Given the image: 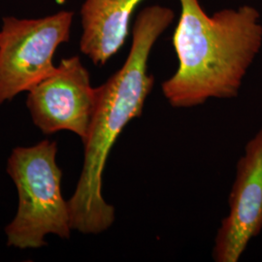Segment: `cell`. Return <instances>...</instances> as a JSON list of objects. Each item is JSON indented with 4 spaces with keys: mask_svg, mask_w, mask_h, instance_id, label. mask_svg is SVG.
<instances>
[{
    "mask_svg": "<svg viewBox=\"0 0 262 262\" xmlns=\"http://www.w3.org/2000/svg\"><path fill=\"white\" fill-rule=\"evenodd\" d=\"M174 19L168 7L152 5L134 23L130 51L123 66L96 88L97 102L84 141L81 176L68 206L72 230L97 235L112 226L115 208L104 200L102 176L114 144L129 122L140 117L155 79L148 72L150 52Z\"/></svg>",
    "mask_w": 262,
    "mask_h": 262,
    "instance_id": "obj_1",
    "label": "cell"
},
{
    "mask_svg": "<svg viewBox=\"0 0 262 262\" xmlns=\"http://www.w3.org/2000/svg\"><path fill=\"white\" fill-rule=\"evenodd\" d=\"M179 2L181 16L173 35L178 68L161 84L164 97L175 108L236 97L261 48L258 11L245 5L209 16L199 0Z\"/></svg>",
    "mask_w": 262,
    "mask_h": 262,
    "instance_id": "obj_2",
    "label": "cell"
},
{
    "mask_svg": "<svg viewBox=\"0 0 262 262\" xmlns=\"http://www.w3.org/2000/svg\"><path fill=\"white\" fill-rule=\"evenodd\" d=\"M56 142L14 149L7 172L19 193L15 219L6 226L7 245L18 249L45 246L48 234L67 239L72 230L68 202L61 193L62 172L56 164Z\"/></svg>",
    "mask_w": 262,
    "mask_h": 262,
    "instance_id": "obj_3",
    "label": "cell"
},
{
    "mask_svg": "<svg viewBox=\"0 0 262 262\" xmlns=\"http://www.w3.org/2000/svg\"><path fill=\"white\" fill-rule=\"evenodd\" d=\"M73 13L36 19L5 17L0 31V104L51 75L56 49L69 41Z\"/></svg>",
    "mask_w": 262,
    "mask_h": 262,
    "instance_id": "obj_4",
    "label": "cell"
},
{
    "mask_svg": "<svg viewBox=\"0 0 262 262\" xmlns=\"http://www.w3.org/2000/svg\"><path fill=\"white\" fill-rule=\"evenodd\" d=\"M97 102V90L79 56L62 59L56 70L28 91V110L44 134L68 130L84 143Z\"/></svg>",
    "mask_w": 262,
    "mask_h": 262,
    "instance_id": "obj_5",
    "label": "cell"
},
{
    "mask_svg": "<svg viewBox=\"0 0 262 262\" xmlns=\"http://www.w3.org/2000/svg\"><path fill=\"white\" fill-rule=\"evenodd\" d=\"M229 213L215 236L216 262L240 260L249 244L262 231V126L246 144L236 165L228 198Z\"/></svg>",
    "mask_w": 262,
    "mask_h": 262,
    "instance_id": "obj_6",
    "label": "cell"
},
{
    "mask_svg": "<svg viewBox=\"0 0 262 262\" xmlns=\"http://www.w3.org/2000/svg\"><path fill=\"white\" fill-rule=\"evenodd\" d=\"M143 0H85L82 9V53L104 66L123 46L130 18Z\"/></svg>",
    "mask_w": 262,
    "mask_h": 262,
    "instance_id": "obj_7",
    "label": "cell"
}]
</instances>
